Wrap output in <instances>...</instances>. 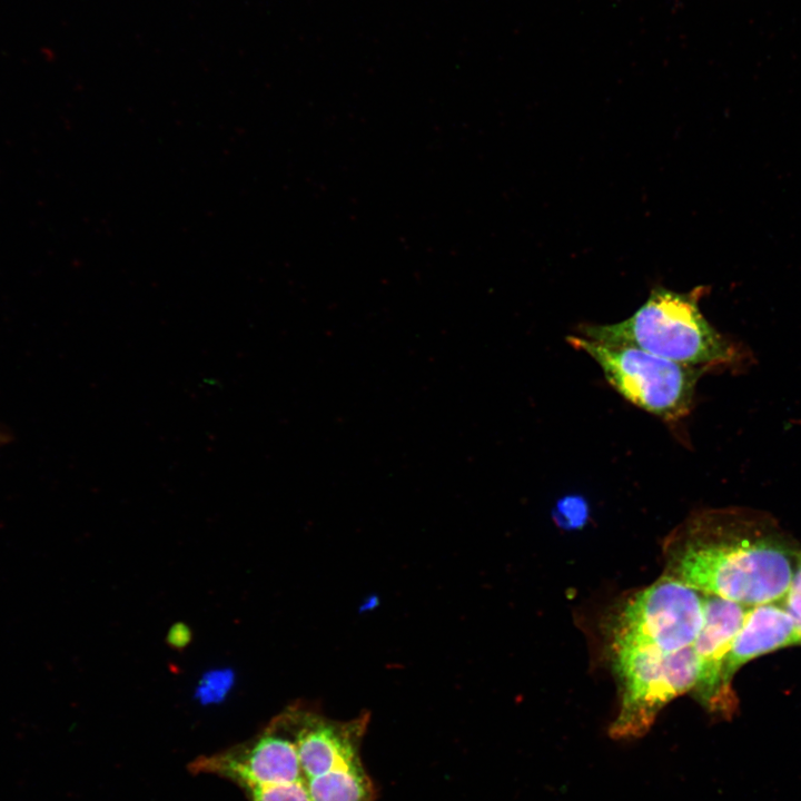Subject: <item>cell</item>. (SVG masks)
I'll use <instances>...</instances> for the list:
<instances>
[{"mask_svg":"<svg viewBox=\"0 0 801 801\" xmlns=\"http://www.w3.org/2000/svg\"><path fill=\"white\" fill-rule=\"evenodd\" d=\"M704 620V594L662 575L626 597L610 623V651L691 646Z\"/></svg>","mask_w":801,"mask_h":801,"instance_id":"5b68a950","label":"cell"},{"mask_svg":"<svg viewBox=\"0 0 801 801\" xmlns=\"http://www.w3.org/2000/svg\"><path fill=\"white\" fill-rule=\"evenodd\" d=\"M749 607L730 600L704 594V620L693 643L698 659V679L693 699L712 716L731 720L739 700L724 682V666L732 642Z\"/></svg>","mask_w":801,"mask_h":801,"instance_id":"52a82bcc","label":"cell"},{"mask_svg":"<svg viewBox=\"0 0 801 801\" xmlns=\"http://www.w3.org/2000/svg\"><path fill=\"white\" fill-rule=\"evenodd\" d=\"M801 645L795 619L778 602L749 607L724 666V682L732 688L735 673L752 660L789 646Z\"/></svg>","mask_w":801,"mask_h":801,"instance_id":"ba28073f","label":"cell"},{"mask_svg":"<svg viewBox=\"0 0 801 801\" xmlns=\"http://www.w3.org/2000/svg\"><path fill=\"white\" fill-rule=\"evenodd\" d=\"M800 548L767 512L703 508L665 537L663 575L746 607L781 602Z\"/></svg>","mask_w":801,"mask_h":801,"instance_id":"6da1fadb","label":"cell"},{"mask_svg":"<svg viewBox=\"0 0 801 801\" xmlns=\"http://www.w3.org/2000/svg\"><path fill=\"white\" fill-rule=\"evenodd\" d=\"M189 770L221 777L244 791L304 778L294 736L281 716L255 740L199 756L189 764Z\"/></svg>","mask_w":801,"mask_h":801,"instance_id":"8992f818","label":"cell"},{"mask_svg":"<svg viewBox=\"0 0 801 801\" xmlns=\"http://www.w3.org/2000/svg\"><path fill=\"white\" fill-rule=\"evenodd\" d=\"M12 437L13 435L10 429L0 424V446L9 444L12 441Z\"/></svg>","mask_w":801,"mask_h":801,"instance_id":"5bb4252c","label":"cell"},{"mask_svg":"<svg viewBox=\"0 0 801 801\" xmlns=\"http://www.w3.org/2000/svg\"><path fill=\"white\" fill-rule=\"evenodd\" d=\"M798 625H799V632H800V637H801V623L798 622Z\"/></svg>","mask_w":801,"mask_h":801,"instance_id":"9a60e30c","label":"cell"},{"mask_svg":"<svg viewBox=\"0 0 801 801\" xmlns=\"http://www.w3.org/2000/svg\"><path fill=\"white\" fill-rule=\"evenodd\" d=\"M619 685V710L609 732L614 739H635L653 725L659 712L675 698L691 693L698 679L693 644L675 652L659 647L611 652Z\"/></svg>","mask_w":801,"mask_h":801,"instance_id":"277c9868","label":"cell"},{"mask_svg":"<svg viewBox=\"0 0 801 801\" xmlns=\"http://www.w3.org/2000/svg\"><path fill=\"white\" fill-rule=\"evenodd\" d=\"M233 684V674L230 671H212L205 675L197 694L205 703L216 702L228 693Z\"/></svg>","mask_w":801,"mask_h":801,"instance_id":"30bf717a","label":"cell"},{"mask_svg":"<svg viewBox=\"0 0 801 801\" xmlns=\"http://www.w3.org/2000/svg\"><path fill=\"white\" fill-rule=\"evenodd\" d=\"M568 343L587 354L607 383L626 400L668 423L685 418L704 368L680 364L641 348L570 335Z\"/></svg>","mask_w":801,"mask_h":801,"instance_id":"3957f363","label":"cell"},{"mask_svg":"<svg viewBox=\"0 0 801 801\" xmlns=\"http://www.w3.org/2000/svg\"><path fill=\"white\" fill-rule=\"evenodd\" d=\"M250 801H312L305 779L253 788L245 791Z\"/></svg>","mask_w":801,"mask_h":801,"instance_id":"9c48e42d","label":"cell"},{"mask_svg":"<svg viewBox=\"0 0 801 801\" xmlns=\"http://www.w3.org/2000/svg\"><path fill=\"white\" fill-rule=\"evenodd\" d=\"M781 602L795 621L801 623V548L797 556L788 592Z\"/></svg>","mask_w":801,"mask_h":801,"instance_id":"8fae6325","label":"cell"},{"mask_svg":"<svg viewBox=\"0 0 801 801\" xmlns=\"http://www.w3.org/2000/svg\"><path fill=\"white\" fill-rule=\"evenodd\" d=\"M699 296L696 289L678 293L656 286L629 318L605 325L583 324L576 335L631 345L706 372L746 366L749 349L709 323L700 310Z\"/></svg>","mask_w":801,"mask_h":801,"instance_id":"7a4b0ae2","label":"cell"},{"mask_svg":"<svg viewBox=\"0 0 801 801\" xmlns=\"http://www.w3.org/2000/svg\"><path fill=\"white\" fill-rule=\"evenodd\" d=\"M558 513L567 524H580L585 518V507L576 498L564 500L560 503Z\"/></svg>","mask_w":801,"mask_h":801,"instance_id":"7c38bea8","label":"cell"},{"mask_svg":"<svg viewBox=\"0 0 801 801\" xmlns=\"http://www.w3.org/2000/svg\"><path fill=\"white\" fill-rule=\"evenodd\" d=\"M188 630L185 625L178 624L174 626L169 633V641L171 644H175L176 646H182L185 645L189 637H188Z\"/></svg>","mask_w":801,"mask_h":801,"instance_id":"4fadbf2b","label":"cell"}]
</instances>
